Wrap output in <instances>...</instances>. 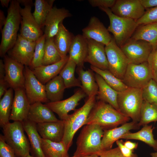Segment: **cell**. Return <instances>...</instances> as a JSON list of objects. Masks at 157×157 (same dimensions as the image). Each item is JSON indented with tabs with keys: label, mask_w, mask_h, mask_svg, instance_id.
Wrapping results in <instances>:
<instances>
[{
	"label": "cell",
	"mask_w": 157,
	"mask_h": 157,
	"mask_svg": "<svg viewBox=\"0 0 157 157\" xmlns=\"http://www.w3.org/2000/svg\"><path fill=\"white\" fill-rule=\"evenodd\" d=\"M130 119L110 104L99 100L91 111L85 125L96 124L105 130L116 127Z\"/></svg>",
	"instance_id": "1"
},
{
	"label": "cell",
	"mask_w": 157,
	"mask_h": 157,
	"mask_svg": "<svg viewBox=\"0 0 157 157\" xmlns=\"http://www.w3.org/2000/svg\"><path fill=\"white\" fill-rule=\"evenodd\" d=\"M20 7L17 0L11 1L7 11L6 21L1 31L0 56L1 57H3L13 47L17 40L22 19Z\"/></svg>",
	"instance_id": "2"
},
{
	"label": "cell",
	"mask_w": 157,
	"mask_h": 157,
	"mask_svg": "<svg viewBox=\"0 0 157 157\" xmlns=\"http://www.w3.org/2000/svg\"><path fill=\"white\" fill-rule=\"evenodd\" d=\"M96 95L88 96L84 105L75 109L72 114L68 115L64 120V132L62 141L69 150L73 143L75 133L82 126L85 125L88 115L96 102Z\"/></svg>",
	"instance_id": "3"
},
{
	"label": "cell",
	"mask_w": 157,
	"mask_h": 157,
	"mask_svg": "<svg viewBox=\"0 0 157 157\" xmlns=\"http://www.w3.org/2000/svg\"><path fill=\"white\" fill-rule=\"evenodd\" d=\"M103 130L96 124L85 125L77 139L76 148L74 155L81 157L97 155L102 151L101 140Z\"/></svg>",
	"instance_id": "4"
},
{
	"label": "cell",
	"mask_w": 157,
	"mask_h": 157,
	"mask_svg": "<svg viewBox=\"0 0 157 157\" xmlns=\"http://www.w3.org/2000/svg\"><path fill=\"white\" fill-rule=\"evenodd\" d=\"M2 128L5 141L14 151L15 157H27L30 154L31 147L24 133L22 122H9Z\"/></svg>",
	"instance_id": "5"
},
{
	"label": "cell",
	"mask_w": 157,
	"mask_h": 157,
	"mask_svg": "<svg viewBox=\"0 0 157 157\" xmlns=\"http://www.w3.org/2000/svg\"><path fill=\"white\" fill-rule=\"evenodd\" d=\"M107 15L110 20L107 29L112 33L117 44L121 47L131 38L138 25L136 21L114 14L109 8H99Z\"/></svg>",
	"instance_id": "6"
},
{
	"label": "cell",
	"mask_w": 157,
	"mask_h": 157,
	"mask_svg": "<svg viewBox=\"0 0 157 157\" xmlns=\"http://www.w3.org/2000/svg\"><path fill=\"white\" fill-rule=\"evenodd\" d=\"M142 88L129 87L119 92L117 98L118 106L120 112L131 118L133 121L139 122L140 110L143 101Z\"/></svg>",
	"instance_id": "7"
},
{
	"label": "cell",
	"mask_w": 157,
	"mask_h": 157,
	"mask_svg": "<svg viewBox=\"0 0 157 157\" xmlns=\"http://www.w3.org/2000/svg\"><path fill=\"white\" fill-rule=\"evenodd\" d=\"M152 78V71L146 61L138 64L129 63L122 81L128 87L143 88Z\"/></svg>",
	"instance_id": "8"
},
{
	"label": "cell",
	"mask_w": 157,
	"mask_h": 157,
	"mask_svg": "<svg viewBox=\"0 0 157 157\" xmlns=\"http://www.w3.org/2000/svg\"><path fill=\"white\" fill-rule=\"evenodd\" d=\"M105 50L108 70L122 80L129 63L120 48L116 44L113 37L110 42L105 46Z\"/></svg>",
	"instance_id": "9"
},
{
	"label": "cell",
	"mask_w": 157,
	"mask_h": 157,
	"mask_svg": "<svg viewBox=\"0 0 157 157\" xmlns=\"http://www.w3.org/2000/svg\"><path fill=\"white\" fill-rule=\"evenodd\" d=\"M120 48L127 58L129 63L140 64L147 61L153 50L152 45L141 40L130 38Z\"/></svg>",
	"instance_id": "10"
},
{
	"label": "cell",
	"mask_w": 157,
	"mask_h": 157,
	"mask_svg": "<svg viewBox=\"0 0 157 157\" xmlns=\"http://www.w3.org/2000/svg\"><path fill=\"white\" fill-rule=\"evenodd\" d=\"M24 74V89L31 104L37 102L46 103L49 102L47 97L45 85L36 78L32 69L28 66H25Z\"/></svg>",
	"instance_id": "11"
},
{
	"label": "cell",
	"mask_w": 157,
	"mask_h": 157,
	"mask_svg": "<svg viewBox=\"0 0 157 157\" xmlns=\"http://www.w3.org/2000/svg\"><path fill=\"white\" fill-rule=\"evenodd\" d=\"M33 4H26L23 8H20L22 19L19 34L26 39L36 41L44 34L31 13Z\"/></svg>",
	"instance_id": "12"
},
{
	"label": "cell",
	"mask_w": 157,
	"mask_h": 157,
	"mask_svg": "<svg viewBox=\"0 0 157 157\" xmlns=\"http://www.w3.org/2000/svg\"><path fill=\"white\" fill-rule=\"evenodd\" d=\"M35 45L36 41L29 40L19 34L13 46L7 52L8 56L25 66H29Z\"/></svg>",
	"instance_id": "13"
},
{
	"label": "cell",
	"mask_w": 157,
	"mask_h": 157,
	"mask_svg": "<svg viewBox=\"0 0 157 157\" xmlns=\"http://www.w3.org/2000/svg\"><path fill=\"white\" fill-rule=\"evenodd\" d=\"M5 68V79L10 88L14 90L24 88V65L9 56L3 57Z\"/></svg>",
	"instance_id": "14"
},
{
	"label": "cell",
	"mask_w": 157,
	"mask_h": 157,
	"mask_svg": "<svg viewBox=\"0 0 157 157\" xmlns=\"http://www.w3.org/2000/svg\"><path fill=\"white\" fill-rule=\"evenodd\" d=\"M110 9L117 16L136 21L141 17L145 12L140 0H116Z\"/></svg>",
	"instance_id": "15"
},
{
	"label": "cell",
	"mask_w": 157,
	"mask_h": 157,
	"mask_svg": "<svg viewBox=\"0 0 157 157\" xmlns=\"http://www.w3.org/2000/svg\"><path fill=\"white\" fill-rule=\"evenodd\" d=\"M86 95L81 88L67 99L55 102H49L45 104L57 114L61 120H64L68 116V113L72 110H74L79 102Z\"/></svg>",
	"instance_id": "16"
},
{
	"label": "cell",
	"mask_w": 157,
	"mask_h": 157,
	"mask_svg": "<svg viewBox=\"0 0 157 157\" xmlns=\"http://www.w3.org/2000/svg\"><path fill=\"white\" fill-rule=\"evenodd\" d=\"M82 35L87 39H92L105 45L111 41L112 37L103 24L95 16L90 19L87 26L82 30Z\"/></svg>",
	"instance_id": "17"
},
{
	"label": "cell",
	"mask_w": 157,
	"mask_h": 157,
	"mask_svg": "<svg viewBox=\"0 0 157 157\" xmlns=\"http://www.w3.org/2000/svg\"><path fill=\"white\" fill-rule=\"evenodd\" d=\"M14 97L9 120L22 122L27 119L31 104L24 88L14 90Z\"/></svg>",
	"instance_id": "18"
},
{
	"label": "cell",
	"mask_w": 157,
	"mask_h": 157,
	"mask_svg": "<svg viewBox=\"0 0 157 157\" xmlns=\"http://www.w3.org/2000/svg\"><path fill=\"white\" fill-rule=\"evenodd\" d=\"M88 49L85 62L102 70H108L105 45L92 39H87Z\"/></svg>",
	"instance_id": "19"
},
{
	"label": "cell",
	"mask_w": 157,
	"mask_h": 157,
	"mask_svg": "<svg viewBox=\"0 0 157 157\" xmlns=\"http://www.w3.org/2000/svg\"><path fill=\"white\" fill-rule=\"evenodd\" d=\"M71 16L69 11L64 8L53 7L47 16L44 24V34L46 39L53 38L60 24L64 19Z\"/></svg>",
	"instance_id": "20"
},
{
	"label": "cell",
	"mask_w": 157,
	"mask_h": 157,
	"mask_svg": "<svg viewBox=\"0 0 157 157\" xmlns=\"http://www.w3.org/2000/svg\"><path fill=\"white\" fill-rule=\"evenodd\" d=\"M139 127L138 122L133 121L124 123L118 127L104 130L101 140L102 151L112 149L114 142L120 139L122 136L130 130L138 129Z\"/></svg>",
	"instance_id": "21"
},
{
	"label": "cell",
	"mask_w": 157,
	"mask_h": 157,
	"mask_svg": "<svg viewBox=\"0 0 157 157\" xmlns=\"http://www.w3.org/2000/svg\"><path fill=\"white\" fill-rule=\"evenodd\" d=\"M36 127L42 139L56 142L62 141L64 132L63 120L38 124Z\"/></svg>",
	"instance_id": "22"
},
{
	"label": "cell",
	"mask_w": 157,
	"mask_h": 157,
	"mask_svg": "<svg viewBox=\"0 0 157 157\" xmlns=\"http://www.w3.org/2000/svg\"><path fill=\"white\" fill-rule=\"evenodd\" d=\"M88 49L87 39L82 35L75 36L70 47L69 58L73 60L77 67L83 68Z\"/></svg>",
	"instance_id": "23"
},
{
	"label": "cell",
	"mask_w": 157,
	"mask_h": 157,
	"mask_svg": "<svg viewBox=\"0 0 157 157\" xmlns=\"http://www.w3.org/2000/svg\"><path fill=\"white\" fill-rule=\"evenodd\" d=\"M27 119L36 124L59 120L45 104L37 102L31 104Z\"/></svg>",
	"instance_id": "24"
},
{
	"label": "cell",
	"mask_w": 157,
	"mask_h": 157,
	"mask_svg": "<svg viewBox=\"0 0 157 157\" xmlns=\"http://www.w3.org/2000/svg\"><path fill=\"white\" fill-rule=\"evenodd\" d=\"M68 59L69 56H67L57 63L46 65H41L32 70L39 80L45 85L59 74Z\"/></svg>",
	"instance_id": "25"
},
{
	"label": "cell",
	"mask_w": 157,
	"mask_h": 157,
	"mask_svg": "<svg viewBox=\"0 0 157 157\" xmlns=\"http://www.w3.org/2000/svg\"><path fill=\"white\" fill-rule=\"evenodd\" d=\"M22 122L30 142L31 156L33 157H45L42 147V138L37 131L36 124L27 119Z\"/></svg>",
	"instance_id": "26"
},
{
	"label": "cell",
	"mask_w": 157,
	"mask_h": 157,
	"mask_svg": "<svg viewBox=\"0 0 157 157\" xmlns=\"http://www.w3.org/2000/svg\"><path fill=\"white\" fill-rule=\"evenodd\" d=\"M94 76L98 87L97 98L108 104L120 112L117 103L118 92L110 87L100 75L95 73Z\"/></svg>",
	"instance_id": "27"
},
{
	"label": "cell",
	"mask_w": 157,
	"mask_h": 157,
	"mask_svg": "<svg viewBox=\"0 0 157 157\" xmlns=\"http://www.w3.org/2000/svg\"><path fill=\"white\" fill-rule=\"evenodd\" d=\"M75 36L61 22L57 33L53 38L55 44L62 58L67 57Z\"/></svg>",
	"instance_id": "28"
},
{
	"label": "cell",
	"mask_w": 157,
	"mask_h": 157,
	"mask_svg": "<svg viewBox=\"0 0 157 157\" xmlns=\"http://www.w3.org/2000/svg\"><path fill=\"white\" fill-rule=\"evenodd\" d=\"M131 38L147 41L155 49L157 47V23L138 26Z\"/></svg>",
	"instance_id": "29"
},
{
	"label": "cell",
	"mask_w": 157,
	"mask_h": 157,
	"mask_svg": "<svg viewBox=\"0 0 157 157\" xmlns=\"http://www.w3.org/2000/svg\"><path fill=\"white\" fill-rule=\"evenodd\" d=\"M76 71L81 83V88L86 95H97L98 87L93 71L91 69L84 70L83 68L79 67H77Z\"/></svg>",
	"instance_id": "30"
},
{
	"label": "cell",
	"mask_w": 157,
	"mask_h": 157,
	"mask_svg": "<svg viewBox=\"0 0 157 157\" xmlns=\"http://www.w3.org/2000/svg\"><path fill=\"white\" fill-rule=\"evenodd\" d=\"M47 97L49 102L62 100L66 88L63 80L59 75L56 76L45 85Z\"/></svg>",
	"instance_id": "31"
},
{
	"label": "cell",
	"mask_w": 157,
	"mask_h": 157,
	"mask_svg": "<svg viewBox=\"0 0 157 157\" xmlns=\"http://www.w3.org/2000/svg\"><path fill=\"white\" fill-rule=\"evenodd\" d=\"M152 125H146L139 131L134 133L129 132L121 136L120 139L140 140L152 147L157 151V140L154 138Z\"/></svg>",
	"instance_id": "32"
},
{
	"label": "cell",
	"mask_w": 157,
	"mask_h": 157,
	"mask_svg": "<svg viewBox=\"0 0 157 157\" xmlns=\"http://www.w3.org/2000/svg\"><path fill=\"white\" fill-rule=\"evenodd\" d=\"M42 147L45 157H68V150L62 142H56L42 138Z\"/></svg>",
	"instance_id": "33"
},
{
	"label": "cell",
	"mask_w": 157,
	"mask_h": 157,
	"mask_svg": "<svg viewBox=\"0 0 157 157\" xmlns=\"http://www.w3.org/2000/svg\"><path fill=\"white\" fill-rule=\"evenodd\" d=\"M14 90L10 88L0 100V125L2 128L9 122L14 97Z\"/></svg>",
	"instance_id": "34"
},
{
	"label": "cell",
	"mask_w": 157,
	"mask_h": 157,
	"mask_svg": "<svg viewBox=\"0 0 157 157\" xmlns=\"http://www.w3.org/2000/svg\"><path fill=\"white\" fill-rule=\"evenodd\" d=\"M76 66L73 60L69 58L59 74L63 79L66 88L74 87L81 88L82 87L80 81L75 76Z\"/></svg>",
	"instance_id": "35"
},
{
	"label": "cell",
	"mask_w": 157,
	"mask_h": 157,
	"mask_svg": "<svg viewBox=\"0 0 157 157\" xmlns=\"http://www.w3.org/2000/svg\"><path fill=\"white\" fill-rule=\"evenodd\" d=\"M55 0H35V10L33 13L36 22L42 28L44 26L46 18L51 9Z\"/></svg>",
	"instance_id": "36"
},
{
	"label": "cell",
	"mask_w": 157,
	"mask_h": 157,
	"mask_svg": "<svg viewBox=\"0 0 157 157\" xmlns=\"http://www.w3.org/2000/svg\"><path fill=\"white\" fill-rule=\"evenodd\" d=\"M90 68L96 73L100 75L110 87L118 92L129 88L122 80L116 77L109 70L101 69L91 65Z\"/></svg>",
	"instance_id": "37"
},
{
	"label": "cell",
	"mask_w": 157,
	"mask_h": 157,
	"mask_svg": "<svg viewBox=\"0 0 157 157\" xmlns=\"http://www.w3.org/2000/svg\"><path fill=\"white\" fill-rule=\"evenodd\" d=\"M62 59L55 44L53 38L46 39L44 53L42 65H46L55 63Z\"/></svg>",
	"instance_id": "38"
},
{
	"label": "cell",
	"mask_w": 157,
	"mask_h": 157,
	"mask_svg": "<svg viewBox=\"0 0 157 157\" xmlns=\"http://www.w3.org/2000/svg\"><path fill=\"white\" fill-rule=\"evenodd\" d=\"M157 121V106L143 101L140 110V118L138 125H147L150 122Z\"/></svg>",
	"instance_id": "39"
},
{
	"label": "cell",
	"mask_w": 157,
	"mask_h": 157,
	"mask_svg": "<svg viewBox=\"0 0 157 157\" xmlns=\"http://www.w3.org/2000/svg\"><path fill=\"white\" fill-rule=\"evenodd\" d=\"M46 38L44 34L36 41V45L29 67L32 70L42 65L44 53Z\"/></svg>",
	"instance_id": "40"
},
{
	"label": "cell",
	"mask_w": 157,
	"mask_h": 157,
	"mask_svg": "<svg viewBox=\"0 0 157 157\" xmlns=\"http://www.w3.org/2000/svg\"><path fill=\"white\" fill-rule=\"evenodd\" d=\"M143 99L157 106V84L153 78L142 88Z\"/></svg>",
	"instance_id": "41"
},
{
	"label": "cell",
	"mask_w": 157,
	"mask_h": 157,
	"mask_svg": "<svg viewBox=\"0 0 157 157\" xmlns=\"http://www.w3.org/2000/svg\"><path fill=\"white\" fill-rule=\"evenodd\" d=\"M136 21L138 26L157 23V6L147 9L142 17Z\"/></svg>",
	"instance_id": "42"
},
{
	"label": "cell",
	"mask_w": 157,
	"mask_h": 157,
	"mask_svg": "<svg viewBox=\"0 0 157 157\" xmlns=\"http://www.w3.org/2000/svg\"><path fill=\"white\" fill-rule=\"evenodd\" d=\"M98 157H127L122 154L119 148L117 147L103 151L99 153L97 155ZM130 157H138L135 154Z\"/></svg>",
	"instance_id": "43"
},
{
	"label": "cell",
	"mask_w": 157,
	"mask_h": 157,
	"mask_svg": "<svg viewBox=\"0 0 157 157\" xmlns=\"http://www.w3.org/2000/svg\"><path fill=\"white\" fill-rule=\"evenodd\" d=\"M116 0H89L90 4L93 7L111 8Z\"/></svg>",
	"instance_id": "44"
},
{
	"label": "cell",
	"mask_w": 157,
	"mask_h": 157,
	"mask_svg": "<svg viewBox=\"0 0 157 157\" xmlns=\"http://www.w3.org/2000/svg\"><path fill=\"white\" fill-rule=\"evenodd\" d=\"M147 62L152 71L157 69V47L156 49L152 50Z\"/></svg>",
	"instance_id": "45"
},
{
	"label": "cell",
	"mask_w": 157,
	"mask_h": 157,
	"mask_svg": "<svg viewBox=\"0 0 157 157\" xmlns=\"http://www.w3.org/2000/svg\"><path fill=\"white\" fill-rule=\"evenodd\" d=\"M116 143L118 147L124 156L127 157H130L133 155V151L126 147L124 145L122 140H118L116 141Z\"/></svg>",
	"instance_id": "46"
},
{
	"label": "cell",
	"mask_w": 157,
	"mask_h": 157,
	"mask_svg": "<svg viewBox=\"0 0 157 157\" xmlns=\"http://www.w3.org/2000/svg\"><path fill=\"white\" fill-rule=\"evenodd\" d=\"M0 157H15V156L12 148L8 145H6L0 149Z\"/></svg>",
	"instance_id": "47"
},
{
	"label": "cell",
	"mask_w": 157,
	"mask_h": 157,
	"mask_svg": "<svg viewBox=\"0 0 157 157\" xmlns=\"http://www.w3.org/2000/svg\"><path fill=\"white\" fill-rule=\"evenodd\" d=\"M142 6L145 9L157 6V0H140Z\"/></svg>",
	"instance_id": "48"
},
{
	"label": "cell",
	"mask_w": 157,
	"mask_h": 157,
	"mask_svg": "<svg viewBox=\"0 0 157 157\" xmlns=\"http://www.w3.org/2000/svg\"><path fill=\"white\" fill-rule=\"evenodd\" d=\"M10 87L9 85L5 80V78L0 79V98L5 94L6 91L8 89V88Z\"/></svg>",
	"instance_id": "49"
},
{
	"label": "cell",
	"mask_w": 157,
	"mask_h": 157,
	"mask_svg": "<svg viewBox=\"0 0 157 157\" xmlns=\"http://www.w3.org/2000/svg\"><path fill=\"white\" fill-rule=\"evenodd\" d=\"M124 146L129 149L133 150L136 149L138 147V144L133 142L129 141H127L124 142Z\"/></svg>",
	"instance_id": "50"
},
{
	"label": "cell",
	"mask_w": 157,
	"mask_h": 157,
	"mask_svg": "<svg viewBox=\"0 0 157 157\" xmlns=\"http://www.w3.org/2000/svg\"><path fill=\"white\" fill-rule=\"evenodd\" d=\"M6 20L3 12L1 10H0V30L1 31L4 25Z\"/></svg>",
	"instance_id": "51"
},
{
	"label": "cell",
	"mask_w": 157,
	"mask_h": 157,
	"mask_svg": "<svg viewBox=\"0 0 157 157\" xmlns=\"http://www.w3.org/2000/svg\"><path fill=\"white\" fill-rule=\"evenodd\" d=\"M5 68L2 59L0 60V79L5 78Z\"/></svg>",
	"instance_id": "52"
},
{
	"label": "cell",
	"mask_w": 157,
	"mask_h": 157,
	"mask_svg": "<svg viewBox=\"0 0 157 157\" xmlns=\"http://www.w3.org/2000/svg\"><path fill=\"white\" fill-rule=\"evenodd\" d=\"M20 4H21L24 6L25 5L33 4V1L31 0H17Z\"/></svg>",
	"instance_id": "53"
},
{
	"label": "cell",
	"mask_w": 157,
	"mask_h": 157,
	"mask_svg": "<svg viewBox=\"0 0 157 157\" xmlns=\"http://www.w3.org/2000/svg\"><path fill=\"white\" fill-rule=\"evenodd\" d=\"M11 1L10 0H0L1 4L3 7H8L10 2Z\"/></svg>",
	"instance_id": "54"
},
{
	"label": "cell",
	"mask_w": 157,
	"mask_h": 157,
	"mask_svg": "<svg viewBox=\"0 0 157 157\" xmlns=\"http://www.w3.org/2000/svg\"><path fill=\"white\" fill-rule=\"evenodd\" d=\"M153 79L157 84V69L152 71Z\"/></svg>",
	"instance_id": "55"
},
{
	"label": "cell",
	"mask_w": 157,
	"mask_h": 157,
	"mask_svg": "<svg viewBox=\"0 0 157 157\" xmlns=\"http://www.w3.org/2000/svg\"><path fill=\"white\" fill-rule=\"evenodd\" d=\"M150 155L151 157H157V152L151 153Z\"/></svg>",
	"instance_id": "56"
},
{
	"label": "cell",
	"mask_w": 157,
	"mask_h": 157,
	"mask_svg": "<svg viewBox=\"0 0 157 157\" xmlns=\"http://www.w3.org/2000/svg\"><path fill=\"white\" fill-rule=\"evenodd\" d=\"M80 157H98V156L97 155H92L88 156H83Z\"/></svg>",
	"instance_id": "57"
},
{
	"label": "cell",
	"mask_w": 157,
	"mask_h": 157,
	"mask_svg": "<svg viewBox=\"0 0 157 157\" xmlns=\"http://www.w3.org/2000/svg\"><path fill=\"white\" fill-rule=\"evenodd\" d=\"M68 157H70L69 156ZM79 157V156H75V155H74L73 156H72V157Z\"/></svg>",
	"instance_id": "58"
},
{
	"label": "cell",
	"mask_w": 157,
	"mask_h": 157,
	"mask_svg": "<svg viewBox=\"0 0 157 157\" xmlns=\"http://www.w3.org/2000/svg\"><path fill=\"white\" fill-rule=\"evenodd\" d=\"M27 157H33L31 156L29 154Z\"/></svg>",
	"instance_id": "59"
}]
</instances>
